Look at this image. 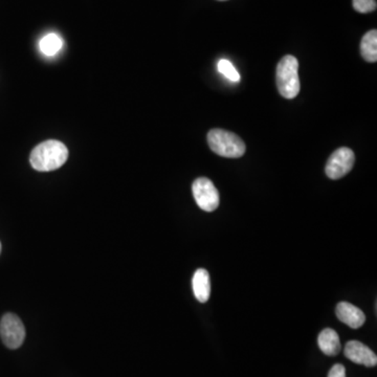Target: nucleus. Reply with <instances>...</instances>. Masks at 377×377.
Returning a JSON list of instances; mask_svg holds the SVG:
<instances>
[{
	"mask_svg": "<svg viewBox=\"0 0 377 377\" xmlns=\"http://www.w3.org/2000/svg\"><path fill=\"white\" fill-rule=\"evenodd\" d=\"M68 158V150L63 142L48 140L33 149L30 163L35 170L50 172L61 168Z\"/></svg>",
	"mask_w": 377,
	"mask_h": 377,
	"instance_id": "nucleus-1",
	"label": "nucleus"
},
{
	"mask_svg": "<svg viewBox=\"0 0 377 377\" xmlns=\"http://www.w3.org/2000/svg\"><path fill=\"white\" fill-rule=\"evenodd\" d=\"M276 82L285 99H295L300 93L299 61L291 55L283 57L277 65Z\"/></svg>",
	"mask_w": 377,
	"mask_h": 377,
	"instance_id": "nucleus-2",
	"label": "nucleus"
},
{
	"mask_svg": "<svg viewBox=\"0 0 377 377\" xmlns=\"http://www.w3.org/2000/svg\"><path fill=\"white\" fill-rule=\"evenodd\" d=\"M208 144L214 154L226 158H239L246 154L243 140L234 134L223 129H212L208 134Z\"/></svg>",
	"mask_w": 377,
	"mask_h": 377,
	"instance_id": "nucleus-3",
	"label": "nucleus"
},
{
	"mask_svg": "<svg viewBox=\"0 0 377 377\" xmlns=\"http://www.w3.org/2000/svg\"><path fill=\"white\" fill-rule=\"evenodd\" d=\"M0 336L10 349L19 348L26 338V328L21 320L14 313L3 315L0 322Z\"/></svg>",
	"mask_w": 377,
	"mask_h": 377,
	"instance_id": "nucleus-4",
	"label": "nucleus"
},
{
	"mask_svg": "<svg viewBox=\"0 0 377 377\" xmlns=\"http://www.w3.org/2000/svg\"><path fill=\"white\" fill-rule=\"evenodd\" d=\"M193 196L197 205L205 212H213L219 207V192L207 177H199L192 185Z\"/></svg>",
	"mask_w": 377,
	"mask_h": 377,
	"instance_id": "nucleus-5",
	"label": "nucleus"
},
{
	"mask_svg": "<svg viewBox=\"0 0 377 377\" xmlns=\"http://www.w3.org/2000/svg\"><path fill=\"white\" fill-rule=\"evenodd\" d=\"M356 156L351 149L342 147L334 151L326 164V175L330 179H340L353 168Z\"/></svg>",
	"mask_w": 377,
	"mask_h": 377,
	"instance_id": "nucleus-6",
	"label": "nucleus"
},
{
	"mask_svg": "<svg viewBox=\"0 0 377 377\" xmlns=\"http://www.w3.org/2000/svg\"><path fill=\"white\" fill-rule=\"evenodd\" d=\"M346 358L356 364L362 366L375 367L377 365V356L370 348L358 341H350L346 344L344 350Z\"/></svg>",
	"mask_w": 377,
	"mask_h": 377,
	"instance_id": "nucleus-7",
	"label": "nucleus"
},
{
	"mask_svg": "<svg viewBox=\"0 0 377 377\" xmlns=\"http://www.w3.org/2000/svg\"><path fill=\"white\" fill-rule=\"evenodd\" d=\"M336 317L340 321L349 326L352 329L362 327L366 322V315L358 307L348 302H340L336 305Z\"/></svg>",
	"mask_w": 377,
	"mask_h": 377,
	"instance_id": "nucleus-8",
	"label": "nucleus"
},
{
	"mask_svg": "<svg viewBox=\"0 0 377 377\" xmlns=\"http://www.w3.org/2000/svg\"><path fill=\"white\" fill-rule=\"evenodd\" d=\"M320 349L328 356H335L341 351L342 346L338 334L333 329L326 328L318 338Z\"/></svg>",
	"mask_w": 377,
	"mask_h": 377,
	"instance_id": "nucleus-9",
	"label": "nucleus"
},
{
	"mask_svg": "<svg viewBox=\"0 0 377 377\" xmlns=\"http://www.w3.org/2000/svg\"><path fill=\"white\" fill-rule=\"evenodd\" d=\"M193 291H194L195 297L201 303H205L210 299L211 295V281H210V275L205 268H199L195 272L192 279Z\"/></svg>",
	"mask_w": 377,
	"mask_h": 377,
	"instance_id": "nucleus-10",
	"label": "nucleus"
},
{
	"mask_svg": "<svg viewBox=\"0 0 377 377\" xmlns=\"http://www.w3.org/2000/svg\"><path fill=\"white\" fill-rule=\"evenodd\" d=\"M360 54L367 62L377 61V30H371L364 35L360 42Z\"/></svg>",
	"mask_w": 377,
	"mask_h": 377,
	"instance_id": "nucleus-11",
	"label": "nucleus"
},
{
	"mask_svg": "<svg viewBox=\"0 0 377 377\" xmlns=\"http://www.w3.org/2000/svg\"><path fill=\"white\" fill-rule=\"evenodd\" d=\"M62 38L54 33L46 35L40 42L39 46L42 52L46 56H55L62 48Z\"/></svg>",
	"mask_w": 377,
	"mask_h": 377,
	"instance_id": "nucleus-12",
	"label": "nucleus"
},
{
	"mask_svg": "<svg viewBox=\"0 0 377 377\" xmlns=\"http://www.w3.org/2000/svg\"><path fill=\"white\" fill-rule=\"evenodd\" d=\"M218 71L220 73L226 77V78L229 79V80L233 81V82H239L240 81V75L237 71H236L234 65L232 64L230 61L226 60V59H222L218 63Z\"/></svg>",
	"mask_w": 377,
	"mask_h": 377,
	"instance_id": "nucleus-13",
	"label": "nucleus"
},
{
	"mask_svg": "<svg viewBox=\"0 0 377 377\" xmlns=\"http://www.w3.org/2000/svg\"><path fill=\"white\" fill-rule=\"evenodd\" d=\"M376 0H353V8L362 14L371 13L376 10Z\"/></svg>",
	"mask_w": 377,
	"mask_h": 377,
	"instance_id": "nucleus-14",
	"label": "nucleus"
},
{
	"mask_svg": "<svg viewBox=\"0 0 377 377\" xmlns=\"http://www.w3.org/2000/svg\"><path fill=\"white\" fill-rule=\"evenodd\" d=\"M328 377H346V369L343 365L335 364L328 373Z\"/></svg>",
	"mask_w": 377,
	"mask_h": 377,
	"instance_id": "nucleus-15",
	"label": "nucleus"
},
{
	"mask_svg": "<svg viewBox=\"0 0 377 377\" xmlns=\"http://www.w3.org/2000/svg\"><path fill=\"white\" fill-rule=\"evenodd\" d=\"M0 252H1V243H0Z\"/></svg>",
	"mask_w": 377,
	"mask_h": 377,
	"instance_id": "nucleus-16",
	"label": "nucleus"
},
{
	"mask_svg": "<svg viewBox=\"0 0 377 377\" xmlns=\"http://www.w3.org/2000/svg\"><path fill=\"white\" fill-rule=\"evenodd\" d=\"M220 1H226V0H220Z\"/></svg>",
	"mask_w": 377,
	"mask_h": 377,
	"instance_id": "nucleus-17",
	"label": "nucleus"
}]
</instances>
